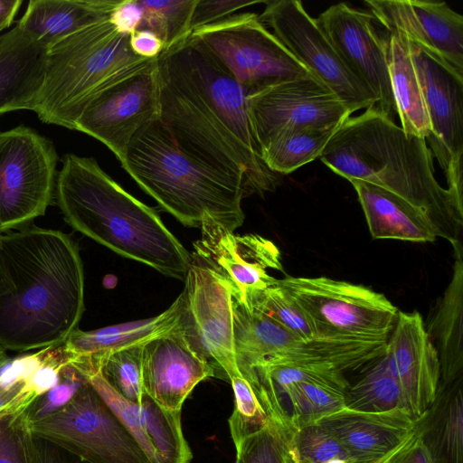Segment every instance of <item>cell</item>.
I'll list each match as a JSON object with an SVG mask.
<instances>
[{
    "instance_id": "cell-1",
    "label": "cell",
    "mask_w": 463,
    "mask_h": 463,
    "mask_svg": "<svg viewBox=\"0 0 463 463\" xmlns=\"http://www.w3.org/2000/svg\"><path fill=\"white\" fill-rule=\"evenodd\" d=\"M159 119L194 159L241 179L246 196L263 195L281 175L261 158L250 126L247 91L196 36L156 57Z\"/></svg>"
},
{
    "instance_id": "cell-2",
    "label": "cell",
    "mask_w": 463,
    "mask_h": 463,
    "mask_svg": "<svg viewBox=\"0 0 463 463\" xmlns=\"http://www.w3.org/2000/svg\"><path fill=\"white\" fill-rule=\"evenodd\" d=\"M83 311V265L70 236L40 228L0 233L2 348L62 345Z\"/></svg>"
},
{
    "instance_id": "cell-3",
    "label": "cell",
    "mask_w": 463,
    "mask_h": 463,
    "mask_svg": "<svg viewBox=\"0 0 463 463\" xmlns=\"http://www.w3.org/2000/svg\"><path fill=\"white\" fill-rule=\"evenodd\" d=\"M320 160L335 174L365 181L402 198L459 241L463 210L435 177L425 138L408 135L375 106L348 118L335 132Z\"/></svg>"
},
{
    "instance_id": "cell-4",
    "label": "cell",
    "mask_w": 463,
    "mask_h": 463,
    "mask_svg": "<svg viewBox=\"0 0 463 463\" xmlns=\"http://www.w3.org/2000/svg\"><path fill=\"white\" fill-rule=\"evenodd\" d=\"M55 197L74 230L125 258L184 280L191 254L155 209L128 194L93 157L63 156Z\"/></svg>"
},
{
    "instance_id": "cell-5",
    "label": "cell",
    "mask_w": 463,
    "mask_h": 463,
    "mask_svg": "<svg viewBox=\"0 0 463 463\" xmlns=\"http://www.w3.org/2000/svg\"><path fill=\"white\" fill-rule=\"evenodd\" d=\"M121 166L185 226L200 228L205 215L232 232L244 222L243 182L185 154L159 118L133 137Z\"/></svg>"
},
{
    "instance_id": "cell-6",
    "label": "cell",
    "mask_w": 463,
    "mask_h": 463,
    "mask_svg": "<svg viewBox=\"0 0 463 463\" xmlns=\"http://www.w3.org/2000/svg\"><path fill=\"white\" fill-rule=\"evenodd\" d=\"M130 34L105 20L48 49L44 83L33 111L46 124L75 130L88 101L154 59L134 53Z\"/></svg>"
},
{
    "instance_id": "cell-7",
    "label": "cell",
    "mask_w": 463,
    "mask_h": 463,
    "mask_svg": "<svg viewBox=\"0 0 463 463\" xmlns=\"http://www.w3.org/2000/svg\"><path fill=\"white\" fill-rule=\"evenodd\" d=\"M26 421L32 434L88 463H151L89 382L61 410Z\"/></svg>"
},
{
    "instance_id": "cell-8",
    "label": "cell",
    "mask_w": 463,
    "mask_h": 463,
    "mask_svg": "<svg viewBox=\"0 0 463 463\" xmlns=\"http://www.w3.org/2000/svg\"><path fill=\"white\" fill-rule=\"evenodd\" d=\"M318 335L389 337L397 307L383 295L362 285L327 277L279 279ZM317 335V336H318Z\"/></svg>"
},
{
    "instance_id": "cell-9",
    "label": "cell",
    "mask_w": 463,
    "mask_h": 463,
    "mask_svg": "<svg viewBox=\"0 0 463 463\" xmlns=\"http://www.w3.org/2000/svg\"><path fill=\"white\" fill-rule=\"evenodd\" d=\"M191 34L216 55L248 94L312 74L255 13L232 14Z\"/></svg>"
},
{
    "instance_id": "cell-10",
    "label": "cell",
    "mask_w": 463,
    "mask_h": 463,
    "mask_svg": "<svg viewBox=\"0 0 463 463\" xmlns=\"http://www.w3.org/2000/svg\"><path fill=\"white\" fill-rule=\"evenodd\" d=\"M52 142L20 125L0 132V233L45 213L56 183Z\"/></svg>"
},
{
    "instance_id": "cell-11",
    "label": "cell",
    "mask_w": 463,
    "mask_h": 463,
    "mask_svg": "<svg viewBox=\"0 0 463 463\" xmlns=\"http://www.w3.org/2000/svg\"><path fill=\"white\" fill-rule=\"evenodd\" d=\"M200 229L192 262L222 279L232 300L254 312L266 291L278 282L269 271L283 270L279 248L258 234H235L210 215L203 217Z\"/></svg>"
},
{
    "instance_id": "cell-12",
    "label": "cell",
    "mask_w": 463,
    "mask_h": 463,
    "mask_svg": "<svg viewBox=\"0 0 463 463\" xmlns=\"http://www.w3.org/2000/svg\"><path fill=\"white\" fill-rule=\"evenodd\" d=\"M408 41L430 123L425 140L444 172L447 189L463 210V74Z\"/></svg>"
},
{
    "instance_id": "cell-13",
    "label": "cell",
    "mask_w": 463,
    "mask_h": 463,
    "mask_svg": "<svg viewBox=\"0 0 463 463\" xmlns=\"http://www.w3.org/2000/svg\"><path fill=\"white\" fill-rule=\"evenodd\" d=\"M264 4L260 22L272 29L274 36L338 97L351 114L376 105V98L345 67L301 1L269 0Z\"/></svg>"
},
{
    "instance_id": "cell-14",
    "label": "cell",
    "mask_w": 463,
    "mask_h": 463,
    "mask_svg": "<svg viewBox=\"0 0 463 463\" xmlns=\"http://www.w3.org/2000/svg\"><path fill=\"white\" fill-rule=\"evenodd\" d=\"M184 281L177 330L212 366L215 376L230 381L241 375L234 353L232 297L227 284L194 262Z\"/></svg>"
},
{
    "instance_id": "cell-15",
    "label": "cell",
    "mask_w": 463,
    "mask_h": 463,
    "mask_svg": "<svg viewBox=\"0 0 463 463\" xmlns=\"http://www.w3.org/2000/svg\"><path fill=\"white\" fill-rule=\"evenodd\" d=\"M246 101L260 150L282 133L307 128L337 129L351 117L338 97L312 74L248 94Z\"/></svg>"
},
{
    "instance_id": "cell-16",
    "label": "cell",
    "mask_w": 463,
    "mask_h": 463,
    "mask_svg": "<svg viewBox=\"0 0 463 463\" xmlns=\"http://www.w3.org/2000/svg\"><path fill=\"white\" fill-rule=\"evenodd\" d=\"M159 118L156 58L145 68L93 96L75 123V130L104 144L123 162L133 137Z\"/></svg>"
},
{
    "instance_id": "cell-17",
    "label": "cell",
    "mask_w": 463,
    "mask_h": 463,
    "mask_svg": "<svg viewBox=\"0 0 463 463\" xmlns=\"http://www.w3.org/2000/svg\"><path fill=\"white\" fill-rule=\"evenodd\" d=\"M316 21L345 67L376 98L375 107L394 121L397 110L384 52L387 30L369 11L345 3L331 5Z\"/></svg>"
},
{
    "instance_id": "cell-18",
    "label": "cell",
    "mask_w": 463,
    "mask_h": 463,
    "mask_svg": "<svg viewBox=\"0 0 463 463\" xmlns=\"http://www.w3.org/2000/svg\"><path fill=\"white\" fill-rule=\"evenodd\" d=\"M385 358L405 411L417 420L434 402L441 382L439 354L420 313L398 312Z\"/></svg>"
},
{
    "instance_id": "cell-19",
    "label": "cell",
    "mask_w": 463,
    "mask_h": 463,
    "mask_svg": "<svg viewBox=\"0 0 463 463\" xmlns=\"http://www.w3.org/2000/svg\"><path fill=\"white\" fill-rule=\"evenodd\" d=\"M364 4L384 28L402 33L463 74V17L445 2L366 0Z\"/></svg>"
},
{
    "instance_id": "cell-20",
    "label": "cell",
    "mask_w": 463,
    "mask_h": 463,
    "mask_svg": "<svg viewBox=\"0 0 463 463\" xmlns=\"http://www.w3.org/2000/svg\"><path fill=\"white\" fill-rule=\"evenodd\" d=\"M88 381L118 416L151 463H190L193 454L183 434L181 411L162 408L144 393L140 403L117 393L99 371Z\"/></svg>"
},
{
    "instance_id": "cell-21",
    "label": "cell",
    "mask_w": 463,
    "mask_h": 463,
    "mask_svg": "<svg viewBox=\"0 0 463 463\" xmlns=\"http://www.w3.org/2000/svg\"><path fill=\"white\" fill-rule=\"evenodd\" d=\"M209 377H215L214 370L191 349L177 326L143 345L144 392L167 411H181L195 385Z\"/></svg>"
},
{
    "instance_id": "cell-22",
    "label": "cell",
    "mask_w": 463,
    "mask_h": 463,
    "mask_svg": "<svg viewBox=\"0 0 463 463\" xmlns=\"http://www.w3.org/2000/svg\"><path fill=\"white\" fill-rule=\"evenodd\" d=\"M317 422L338 439L354 463L382 458L409 439L416 427L403 409L364 412L344 408Z\"/></svg>"
},
{
    "instance_id": "cell-23",
    "label": "cell",
    "mask_w": 463,
    "mask_h": 463,
    "mask_svg": "<svg viewBox=\"0 0 463 463\" xmlns=\"http://www.w3.org/2000/svg\"><path fill=\"white\" fill-rule=\"evenodd\" d=\"M48 49L17 24L0 34V115L34 109L46 74Z\"/></svg>"
},
{
    "instance_id": "cell-24",
    "label": "cell",
    "mask_w": 463,
    "mask_h": 463,
    "mask_svg": "<svg viewBox=\"0 0 463 463\" xmlns=\"http://www.w3.org/2000/svg\"><path fill=\"white\" fill-rule=\"evenodd\" d=\"M181 313L180 296L163 313L142 320L81 331L74 330L63 343L73 363L88 373L99 371L103 359L110 353L137 344H145L165 335L178 325Z\"/></svg>"
},
{
    "instance_id": "cell-25",
    "label": "cell",
    "mask_w": 463,
    "mask_h": 463,
    "mask_svg": "<svg viewBox=\"0 0 463 463\" xmlns=\"http://www.w3.org/2000/svg\"><path fill=\"white\" fill-rule=\"evenodd\" d=\"M122 0H30L17 25L47 49L64 38L109 20Z\"/></svg>"
},
{
    "instance_id": "cell-26",
    "label": "cell",
    "mask_w": 463,
    "mask_h": 463,
    "mask_svg": "<svg viewBox=\"0 0 463 463\" xmlns=\"http://www.w3.org/2000/svg\"><path fill=\"white\" fill-rule=\"evenodd\" d=\"M463 376L440 382L434 402L416 420L432 463H463Z\"/></svg>"
},
{
    "instance_id": "cell-27",
    "label": "cell",
    "mask_w": 463,
    "mask_h": 463,
    "mask_svg": "<svg viewBox=\"0 0 463 463\" xmlns=\"http://www.w3.org/2000/svg\"><path fill=\"white\" fill-rule=\"evenodd\" d=\"M455 263L451 280L435 309L426 330L437 349L441 383H449L463 372L462 314H463V259L462 245L454 244Z\"/></svg>"
},
{
    "instance_id": "cell-28",
    "label": "cell",
    "mask_w": 463,
    "mask_h": 463,
    "mask_svg": "<svg viewBox=\"0 0 463 463\" xmlns=\"http://www.w3.org/2000/svg\"><path fill=\"white\" fill-rule=\"evenodd\" d=\"M384 52L401 128L408 135L426 138L430 133V123L408 38L399 31L387 30Z\"/></svg>"
},
{
    "instance_id": "cell-29",
    "label": "cell",
    "mask_w": 463,
    "mask_h": 463,
    "mask_svg": "<svg viewBox=\"0 0 463 463\" xmlns=\"http://www.w3.org/2000/svg\"><path fill=\"white\" fill-rule=\"evenodd\" d=\"M233 342L239 372L279 358L302 341L268 316L232 300Z\"/></svg>"
},
{
    "instance_id": "cell-30",
    "label": "cell",
    "mask_w": 463,
    "mask_h": 463,
    "mask_svg": "<svg viewBox=\"0 0 463 463\" xmlns=\"http://www.w3.org/2000/svg\"><path fill=\"white\" fill-rule=\"evenodd\" d=\"M356 376L345 390V408L364 412L405 410L400 386L388 368L385 354Z\"/></svg>"
},
{
    "instance_id": "cell-31",
    "label": "cell",
    "mask_w": 463,
    "mask_h": 463,
    "mask_svg": "<svg viewBox=\"0 0 463 463\" xmlns=\"http://www.w3.org/2000/svg\"><path fill=\"white\" fill-rule=\"evenodd\" d=\"M336 130L307 128L282 133L260 149L261 158L273 173L288 175L320 157Z\"/></svg>"
},
{
    "instance_id": "cell-32",
    "label": "cell",
    "mask_w": 463,
    "mask_h": 463,
    "mask_svg": "<svg viewBox=\"0 0 463 463\" xmlns=\"http://www.w3.org/2000/svg\"><path fill=\"white\" fill-rule=\"evenodd\" d=\"M137 4L142 11L137 29L154 33L165 49L191 34V20L197 0H137Z\"/></svg>"
},
{
    "instance_id": "cell-33",
    "label": "cell",
    "mask_w": 463,
    "mask_h": 463,
    "mask_svg": "<svg viewBox=\"0 0 463 463\" xmlns=\"http://www.w3.org/2000/svg\"><path fill=\"white\" fill-rule=\"evenodd\" d=\"M144 344L118 349L108 354L100 364L99 373L108 384L123 398L140 403L144 395L142 383V352Z\"/></svg>"
},
{
    "instance_id": "cell-34",
    "label": "cell",
    "mask_w": 463,
    "mask_h": 463,
    "mask_svg": "<svg viewBox=\"0 0 463 463\" xmlns=\"http://www.w3.org/2000/svg\"><path fill=\"white\" fill-rule=\"evenodd\" d=\"M288 457L294 463H354L338 439L318 422L295 432Z\"/></svg>"
},
{
    "instance_id": "cell-35",
    "label": "cell",
    "mask_w": 463,
    "mask_h": 463,
    "mask_svg": "<svg viewBox=\"0 0 463 463\" xmlns=\"http://www.w3.org/2000/svg\"><path fill=\"white\" fill-rule=\"evenodd\" d=\"M234 393V410L229 418L234 445L270 424L250 383L241 375L230 379Z\"/></svg>"
},
{
    "instance_id": "cell-36",
    "label": "cell",
    "mask_w": 463,
    "mask_h": 463,
    "mask_svg": "<svg viewBox=\"0 0 463 463\" xmlns=\"http://www.w3.org/2000/svg\"><path fill=\"white\" fill-rule=\"evenodd\" d=\"M254 312L268 316L301 340L309 341L318 335L307 317L279 284V279L266 291Z\"/></svg>"
},
{
    "instance_id": "cell-37",
    "label": "cell",
    "mask_w": 463,
    "mask_h": 463,
    "mask_svg": "<svg viewBox=\"0 0 463 463\" xmlns=\"http://www.w3.org/2000/svg\"><path fill=\"white\" fill-rule=\"evenodd\" d=\"M88 382V376L75 365L66 364L60 372L59 383L40 395L26 410L27 420H36L61 410Z\"/></svg>"
},
{
    "instance_id": "cell-38",
    "label": "cell",
    "mask_w": 463,
    "mask_h": 463,
    "mask_svg": "<svg viewBox=\"0 0 463 463\" xmlns=\"http://www.w3.org/2000/svg\"><path fill=\"white\" fill-rule=\"evenodd\" d=\"M241 463H287L288 450L279 432L269 424L235 445Z\"/></svg>"
},
{
    "instance_id": "cell-39",
    "label": "cell",
    "mask_w": 463,
    "mask_h": 463,
    "mask_svg": "<svg viewBox=\"0 0 463 463\" xmlns=\"http://www.w3.org/2000/svg\"><path fill=\"white\" fill-rule=\"evenodd\" d=\"M26 411L0 418V463H26L24 437Z\"/></svg>"
},
{
    "instance_id": "cell-40",
    "label": "cell",
    "mask_w": 463,
    "mask_h": 463,
    "mask_svg": "<svg viewBox=\"0 0 463 463\" xmlns=\"http://www.w3.org/2000/svg\"><path fill=\"white\" fill-rule=\"evenodd\" d=\"M24 447L26 463H88L55 443L32 434L27 425Z\"/></svg>"
},
{
    "instance_id": "cell-41",
    "label": "cell",
    "mask_w": 463,
    "mask_h": 463,
    "mask_svg": "<svg viewBox=\"0 0 463 463\" xmlns=\"http://www.w3.org/2000/svg\"><path fill=\"white\" fill-rule=\"evenodd\" d=\"M265 1L197 0L191 20L192 32L232 15L236 11Z\"/></svg>"
},
{
    "instance_id": "cell-42",
    "label": "cell",
    "mask_w": 463,
    "mask_h": 463,
    "mask_svg": "<svg viewBox=\"0 0 463 463\" xmlns=\"http://www.w3.org/2000/svg\"><path fill=\"white\" fill-rule=\"evenodd\" d=\"M38 397L29 380L17 382L9 388L0 386V418L26 411Z\"/></svg>"
},
{
    "instance_id": "cell-43",
    "label": "cell",
    "mask_w": 463,
    "mask_h": 463,
    "mask_svg": "<svg viewBox=\"0 0 463 463\" xmlns=\"http://www.w3.org/2000/svg\"><path fill=\"white\" fill-rule=\"evenodd\" d=\"M142 11L137 0H122L110 15V22L124 33L131 34L140 24Z\"/></svg>"
},
{
    "instance_id": "cell-44",
    "label": "cell",
    "mask_w": 463,
    "mask_h": 463,
    "mask_svg": "<svg viewBox=\"0 0 463 463\" xmlns=\"http://www.w3.org/2000/svg\"><path fill=\"white\" fill-rule=\"evenodd\" d=\"M129 43L135 54L146 58H156L164 50L162 41L151 31L137 29L130 34Z\"/></svg>"
},
{
    "instance_id": "cell-45",
    "label": "cell",
    "mask_w": 463,
    "mask_h": 463,
    "mask_svg": "<svg viewBox=\"0 0 463 463\" xmlns=\"http://www.w3.org/2000/svg\"><path fill=\"white\" fill-rule=\"evenodd\" d=\"M389 463H432L416 429L414 433L390 459Z\"/></svg>"
},
{
    "instance_id": "cell-46",
    "label": "cell",
    "mask_w": 463,
    "mask_h": 463,
    "mask_svg": "<svg viewBox=\"0 0 463 463\" xmlns=\"http://www.w3.org/2000/svg\"><path fill=\"white\" fill-rule=\"evenodd\" d=\"M22 3V0H0V33L10 26Z\"/></svg>"
},
{
    "instance_id": "cell-47",
    "label": "cell",
    "mask_w": 463,
    "mask_h": 463,
    "mask_svg": "<svg viewBox=\"0 0 463 463\" xmlns=\"http://www.w3.org/2000/svg\"><path fill=\"white\" fill-rule=\"evenodd\" d=\"M415 431V430H414ZM414 433V432H413ZM406 439V440H407ZM405 440V441H406ZM404 441V442H405ZM402 443L399 447H397L396 449H394L393 450L390 451L389 453H387L386 455L383 456L382 458H377V459H374V460H372V461H368V462H364V463H389L390 459L393 457V455L401 449V447L404 444Z\"/></svg>"
},
{
    "instance_id": "cell-48",
    "label": "cell",
    "mask_w": 463,
    "mask_h": 463,
    "mask_svg": "<svg viewBox=\"0 0 463 463\" xmlns=\"http://www.w3.org/2000/svg\"><path fill=\"white\" fill-rule=\"evenodd\" d=\"M8 361L9 360L6 356L5 350L0 346V368Z\"/></svg>"
},
{
    "instance_id": "cell-49",
    "label": "cell",
    "mask_w": 463,
    "mask_h": 463,
    "mask_svg": "<svg viewBox=\"0 0 463 463\" xmlns=\"http://www.w3.org/2000/svg\"><path fill=\"white\" fill-rule=\"evenodd\" d=\"M287 463H294L288 455Z\"/></svg>"
},
{
    "instance_id": "cell-50",
    "label": "cell",
    "mask_w": 463,
    "mask_h": 463,
    "mask_svg": "<svg viewBox=\"0 0 463 463\" xmlns=\"http://www.w3.org/2000/svg\"><path fill=\"white\" fill-rule=\"evenodd\" d=\"M235 463H241V461L238 458H236Z\"/></svg>"
}]
</instances>
